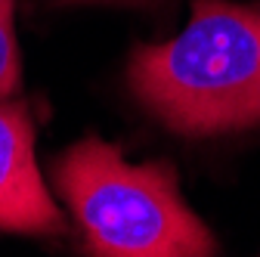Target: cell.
Instances as JSON below:
<instances>
[{
	"label": "cell",
	"instance_id": "6da1fadb",
	"mask_svg": "<svg viewBox=\"0 0 260 257\" xmlns=\"http://www.w3.org/2000/svg\"><path fill=\"white\" fill-rule=\"evenodd\" d=\"M127 90L186 140L260 127V4L192 0L177 38L134 47Z\"/></svg>",
	"mask_w": 260,
	"mask_h": 257
},
{
	"label": "cell",
	"instance_id": "277c9868",
	"mask_svg": "<svg viewBox=\"0 0 260 257\" xmlns=\"http://www.w3.org/2000/svg\"><path fill=\"white\" fill-rule=\"evenodd\" d=\"M13 10H16V0H0V100L13 96L22 84V62H19Z\"/></svg>",
	"mask_w": 260,
	"mask_h": 257
},
{
	"label": "cell",
	"instance_id": "3957f363",
	"mask_svg": "<svg viewBox=\"0 0 260 257\" xmlns=\"http://www.w3.org/2000/svg\"><path fill=\"white\" fill-rule=\"evenodd\" d=\"M0 230L62 236L65 217L35 162V118L28 103L0 100Z\"/></svg>",
	"mask_w": 260,
	"mask_h": 257
},
{
	"label": "cell",
	"instance_id": "7a4b0ae2",
	"mask_svg": "<svg viewBox=\"0 0 260 257\" xmlns=\"http://www.w3.org/2000/svg\"><path fill=\"white\" fill-rule=\"evenodd\" d=\"M53 183L103 257H211L217 236L195 214L171 162L130 165L118 146L84 137L53 165Z\"/></svg>",
	"mask_w": 260,
	"mask_h": 257
},
{
	"label": "cell",
	"instance_id": "5b68a950",
	"mask_svg": "<svg viewBox=\"0 0 260 257\" xmlns=\"http://www.w3.org/2000/svg\"><path fill=\"white\" fill-rule=\"evenodd\" d=\"M47 7L53 10H65V7H96V4H118V7H140V4H149V0H44Z\"/></svg>",
	"mask_w": 260,
	"mask_h": 257
}]
</instances>
